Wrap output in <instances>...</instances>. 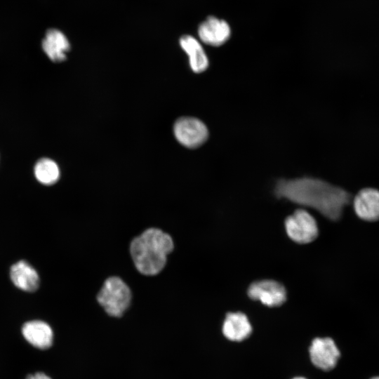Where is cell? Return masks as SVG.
Here are the masks:
<instances>
[{"label": "cell", "mask_w": 379, "mask_h": 379, "mask_svg": "<svg viewBox=\"0 0 379 379\" xmlns=\"http://www.w3.org/2000/svg\"><path fill=\"white\" fill-rule=\"evenodd\" d=\"M274 193L279 198L311 207L331 220L340 218L351 195L343 189L320 179L303 177L277 181Z\"/></svg>", "instance_id": "6da1fadb"}, {"label": "cell", "mask_w": 379, "mask_h": 379, "mask_svg": "<svg viewBox=\"0 0 379 379\" xmlns=\"http://www.w3.org/2000/svg\"><path fill=\"white\" fill-rule=\"evenodd\" d=\"M173 248V242L168 234L157 228H149L131 241L130 252L140 273L154 275L164 267L166 255Z\"/></svg>", "instance_id": "7a4b0ae2"}, {"label": "cell", "mask_w": 379, "mask_h": 379, "mask_svg": "<svg viewBox=\"0 0 379 379\" xmlns=\"http://www.w3.org/2000/svg\"><path fill=\"white\" fill-rule=\"evenodd\" d=\"M131 298L128 286L120 278L112 277L105 281L97 300L109 315L119 317L129 306Z\"/></svg>", "instance_id": "3957f363"}, {"label": "cell", "mask_w": 379, "mask_h": 379, "mask_svg": "<svg viewBox=\"0 0 379 379\" xmlns=\"http://www.w3.org/2000/svg\"><path fill=\"white\" fill-rule=\"evenodd\" d=\"M173 133L178 142L189 149L202 145L208 138V130L200 119L192 117H182L176 120Z\"/></svg>", "instance_id": "277c9868"}, {"label": "cell", "mask_w": 379, "mask_h": 379, "mask_svg": "<svg viewBox=\"0 0 379 379\" xmlns=\"http://www.w3.org/2000/svg\"><path fill=\"white\" fill-rule=\"evenodd\" d=\"M285 228L289 238L298 244L312 242L319 233L315 219L302 209L296 210L286 218Z\"/></svg>", "instance_id": "5b68a950"}, {"label": "cell", "mask_w": 379, "mask_h": 379, "mask_svg": "<svg viewBox=\"0 0 379 379\" xmlns=\"http://www.w3.org/2000/svg\"><path fill=\"white\" fill-rule=\"evenodd\" d=\"M310 355L316 367L324 371H331L337 365L340 352L332 338H317L312 342Z\"/></svg>", "instance_id": "8992f818"}, {"label": "cell", "mask_w": 379, "mask_h": 379, "mask_svg": "<svg viewBox=\"0 0 379 379\" xmlns=\"http://www.w3.org/2000/svg\"><path fill=\"white\" fill-rule=\"evenodd\" d=\"M248 295L269 307L280 306L286 300L284 286L276 281L268 279L252 283L248 287Z\"/></svg>", "instance_id": "52a82bcc"}, {"label": "cell", "mask_w": 379, "mask_h": 379, "mask_svg": "<svg viewBox=\"0 0 379 379\" xmlns=\"http://www.w3.org/2000/svg\"><path fill=\"white\" fill-rule=\"evenodd\" d=\"M197 34L202 43L218 47L229 40L231 28L225 20L210 15L199 25Z\"/></svg>", "instance_id": "ba28073f"}, {"label": "cell", "mask_w": 379, "mask_h": 379, "mask_svg": "<svg viewBox=\"0 0 379 379\" xmlns=\"http://www.w3.org/2000/svg\"><path fill=\"white\" fill-rule=\"evenodd\" d=\"M356 215L361 220L374 222L379 220V190L375 188L361 190L353 199Z\"/></svg>", "instance_id": "9c48e42d"}, {"label": "cell", "mask_w": 379, "mask_h": 379, "mask_svg": "<svg viewBox=\"0 0 379 379\" xmlns=\"http://www.w3.org/2000/svg\"><path fill=\"white\" fill-rule=\"evenodd\" d=\"M42 48L51 60L61 62L66 60L70 49L67 36L57 29H48L42 41Z\"/></svg>", "instance_id": "30bf717a"}, {"label": "cell", "mask_w": 379, "mask_h": 379, "mask_svg": "<svg viewBox=\"0 0 379 379\" xmlns=\"http://www.w3.org/2000/svg\"><path fill=\"white\" fill-rule=\"evenodd\" d=\"M181 48L189 58L191 69L195 73H201L208 67V58L199 41L191 35L182 36L179 40Z\"/></svg>", "instance_id": "8fae6325"}, {"label": "cell", "mask_w": 379, "mask_h": 379, "mask_svg": "<svg viewBox=\"0 0 379 379\" xmlns=\"http://www.w3.org/2000/svg\"><path fill=\"white\" fill-rule=\"evenodd\" d=\"M22 333L28 343L39 349H48L52 345L53 331L44 321L34 320L26 322L22 326Z\"/></svg>", "instance_id": "7c38bea8"}, {"label": "cell", "mask_w": 379, "mask_h": 379, "mask_svg": "<svg viewBox=\"0 0 379 379\" xmlns=\"http://www.w3.org/2000/svg\"><path fill=\"white\" fill-rule=\"evenodd\" d=\"M252 332V326L248 317L242 312H229L222 325V333L229 340L241 341Z\"/></svg>", "instance_id": "4fadbf2b"}, {"label": "cell", "mask_w": 379, "mask_h": 379, "mask_svg": "<svg viewBox=\"0 0 379 379\" xmlns=\"http://www.w3.org/2000/svg\"><path fill=\"white\" fill-rule=\"evenodd\" d=\"M11 279L18 288L33 292L39 286V277L36 271L27 262L20 260L11 268Z\"/></svg>", "instance_id": "5bb4252c"}, {"label": "cell", "mask_w": 379, "mask_h": 379, "mask_svg": "<svg viewBox=\"0 0 379 379\" xmlns=\"http://www.w3.org/2000/svg\"><path fill=\"white\" fill-rule=\"evenodd\" d=\"M34 175L39 182L51 185L55 183L59 179L60 170L58 164L53 160L43 158L36 163Z\"/></svg>", "instance_id": "9a60e30c"}, {"label": "cell", "mask_w": 379, "mask_h": 379, "mask_svg": "<svg viewBox=\"0 0 379 379\" xmlns=\"http://www.w3.org/2000/svg\"><path fill=\"white\" fill-rule=\"evenodd\" d=\"M26 379H51L45 373H36L34 375H29Z\"/></svg>", "instance_id": "2e32d148"}, {"label": "cell", "mask_w": 379, "mask_h": 379, "mask_svg": "<svg viewBox=\"0 0 379 379\" xmlns=\"http://www.w3.org/2000/svg\"><path fill=\"white\" fill-rule=\"evenodd\" d=\"M293 379H306V378H302V377H296V378H294Z\"/></svg>", "instance_id": "e0dca14e"}, {"label": "cell", "mask_w": 379, "mask_h": 379, "mask_svg": "<svg viewBox=\"0 0 379 379\" xmlns=\"http://www.w3.org/2000/svg\"><path fill=\"white\" fill-rule=\"evenodd\" d=\"M370 379H379V376H373Z\"/></svg>", "instance_id": "ac0fdd59"}]
</instances>
